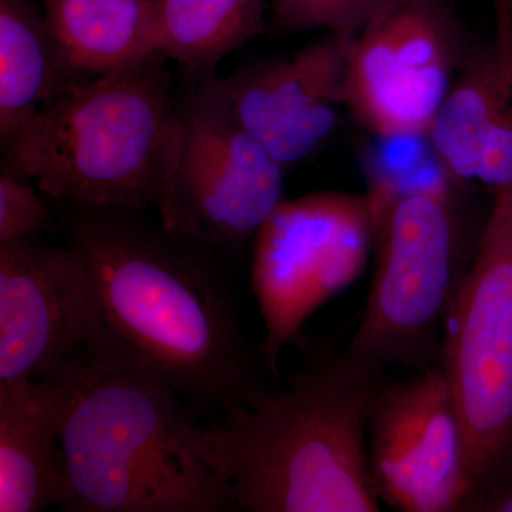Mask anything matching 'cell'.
<instances>
[{"label": "cell", "mask_w": 512, "mask_h": 512, "mask_svg": "<svg viewBox=\"0 0 512 512\" xmlns=\"http://www.w3.org/2000/svg\"><path fill=\"white\" fill-rule=\"evenodd\" d=\"M467 512H512V466L474 498Z\"/></svg>", "instance_id": "cell-20"}, {"label": "cell", "mask_w": 512, "mask_h": 512, "mask_svg": "<svg viewBox=\"0 0 512 512\" xmlns=\"http://www.w3.org/2000/svg\"><path fill=\"white\" fill-rule=\"evenodd\" d=\"M376 266L359 326L338 357L383 380L392 367L440 365L444 328L476 245L467 247L451 191L440 181L377 184Z\"/></svg>", "instance_id": "cell-5"}, {"label": "cell", "mask_w": 512, "mask_h": 512, "mask_svg": "<svg viewBox=\"0 0 512 512\" xmlns=\"http://www.w3.org/2000/svg\"><path fill=\"white\" fill-rule=\"evenodd\" d=\"M373 192H313L284 201L255 239L252 284L265 340L261 357L278 376L279 357L312 313L359 278L375 248Z\"/></svg>", "instance_id": "cell-7"}, {"label": "cell", "mask_w": 512, "mask_h": 512, "mask_svg": "<svg viewBox=\"0 0 512 512\" xmlns=\"http://www.w3.org/2000/svg\"><path fill=\"white\" fill-rule=\"evenodd\" d=\"M458 180L512 178V0H498V32L468 50L429 134Z\"/></svg>", "instance_id": "cell-13"}, {"label": "cell", "mask_w": 512, "mask_h": 512, "mask_svg": "<svg viewBox=\"0 0 512 512\" xmlns=\"http://www.w3.org/2000/svg\"><path fill=\"white\" fill-rule=\"evenodd\" d=\"M45 8L64 59L82 79L163 57L153 0H46Z\"/></svg>", "instance_id": "cell-15"}, {"label": "cell", "mask_w": 512, "mask_h": 512, "mask_svg": "<svg viewBox=\"0 0 512 512\" xmlns=\"http://www.w3.org/2000/svg\"><path fill=\"white\" fill-rule=\"evenodd\" d=\"M177 107L183 148L161 222L207 247L238 251L285 201V168L239 123L214 74Z\"/></svg>", "instance_id": "cell-8"}, {"label": "cell", "mask_w": 512, "mask_h": 512, "mask_svg": "<svg viewBox=\"0 0 512 512\" xmlns=\"http://www.w3.org/2000/svg\"><path fill=\"white\" fill-rule=\"evenodd\" d=\"M59 202L64 241L86 268L84 345L156 376L195 413L224 416L265 393L210 247L143 211Z\"/></svg>", "instance_id": "cell-1"}, {"label": "cell", "mask_w": 512, "mask_h": 512, "mask_svg": "<svg viewBox=\"0 0 512 512\" xmlns=\"http://www.w3.org/2000/svg\"><path fill=\"white\" fill-rule=\"evenodd\" d=\"M62 390L56 379L0 384V512L63 507Z\"/></svg>", "instance_id": "cell-14"}, {"label": "cell", "mask_w": 512, "mask_h": 512, "mask_svg": "<svg viewBox=\"0 0 512 512\" xmlns=\"http://www.w3.org/2000/svg\"><path fill=\"white\" fill-rule=\"evenodd\" d=\"M440 366L466 431L473 503L512 466V187L493 192L448 313Z\"/></svg>", "instance_id": "cell-6"}, {"label": "cell", "mask_w": 512, "mask_h": 512, "mask_svg": "<svg viewBox=\"0 0 512 512\" xmlns=\"http://www.w3.org/2000/svg\"><path fill=\"white\" fill-rule=\"evenodd\" d=\"M32 0H0V140L3 150L39 111L82 82Z\"/></svg>", "instance_id": "cell-16"}, {"label": "cell", "mask_w": 512, "mask_h": 512, "mask_svg": "<svg viewBox=\"0 0 512 512\" xmlns=\"http://www.w3.org/2000/svg\"><path fill=\"white\" fill-rule=\"evenodd\" d=\"M87 276L69 245H0V384L47 379L86 342Z\"/></svg>", "instance_id": "cell-11"}, {"label": "cell", "mask_w": 512, "mask_h": 512, "mask_svg": "<svg viewBox=\"0 0 512 512\" xmlns=\"http://www.w3.org/2000/svg\"><path fill=\"white\" fill-rule=\"evenodd\" d=\"M467 53L443 0H399L350 35L343 103L376 136L429 134Z\"/></svg>", "instance_id": "cell-9"}, {"label": "cell", "mask_w": 512, "mask_h": 512, "mask_svg": "<svg viewBox=\"0 0 512 512\" xmlns=\"http://www.w3.org/2000/svg\"><path fill=\"white\" fill-rule=\"evenodd\" d=\"M367 461L380 503L402 512H467L473 476L466 431L440 365L377 386Z\"/></svg>", "instance_id": "cell-10"}, {"label": "cell", "mask_w": 512, "mask_h": 512, "mask_svg": "<svg viewBox=\"0 0 512 512\" xmlns=\"http://www.w3.org/2000/svg\"><path fill=\"white\" fill-rule=\"evenodd\" d=\"M164 57L72 84L6 148L56 201L144 211L173 201L183 123Z\"/></svg>", "instance_id": "cell-4"}, {"label": "cell", "mask_w": 512, "mask_h": 512, "mask_svg": "<svg viewBox=\"0 0 512 512\" xmlns=\"http://www.w3.org/2000/svg\"><path fill=\"white\" fill-rule=\"evenodd\" d=\"M399 0H271L275 25L288 32L326 29L353 35Z\"/></svg>", "instance_id": "cell-18"}, {"label": "cell", "mask_w": 512, "mask_h": 512, "mask_svg": "<svg viewBox=\"0 0 512 512\" xmlns=\"http://www.w3.org/2000/svg\"><path fill=\"white\" fill-rule=\"evenodd\" d=\"M271 0H153L158 47L165 60L211 76L224 57L265 29Z\"/></svg>", "instance_id": "cell-17"}, {"label": "cell", "mask_w": 512, "mask_h": 512, "mask_svg": "<svg viewBox=\"0 0 512 512\" xmlns=\"http://www.w3.org/2000/svg\"><path fill=\"white\" fill-rule=\"evenodd\" d=\"M56 218L39 195L10 167L0 173V245L39 237Z\"/></svg>", "instance_id": "cell-19"}, {"label": "cell", "mask_w": 512, "mask_h": 512, "mask_svg": "<svg viewBox=\"0 0 512 512\" xmlns=\"http://www.w3.org/2000/svg\"><path fill=\"white\" fill-rule=\"evenodd\" d=\"M70 512L239 511L208 429L173 387L82 346L52 377Z\"/></svg>", "instance_id": "cell-2"}, {"label": "cell", "mask_w": 512, "mask_h": 512, "mask_svg": "<svg viewBox=\"0 0 512 512\" xmlns=\"http://www.w3.org/2000/svg\"><path fill=\"white\" fill-rule=\"evenodd\" d=\"M384 380V379H383ZM383 380L338 356L224 414L208 429V454L251 512H376L367 417Z\"/></svg>", "instance_id": "cell-3"}, {"label": "cell", "mask_w": 512, "mask_h": 512, "mask_svg": "<svg viewBox=\"0 0 512 512\" xmlns=\"http://www.w3.org/2000/svg\"><path fill=\"white\" fill-rule=\"evenodd\" d=\"M349 37L330 32L291 59L218 77L239 123L282 167L311 156L338 123Z\"/></svg>", "instance_id": "cell-12"}]
</instances>
